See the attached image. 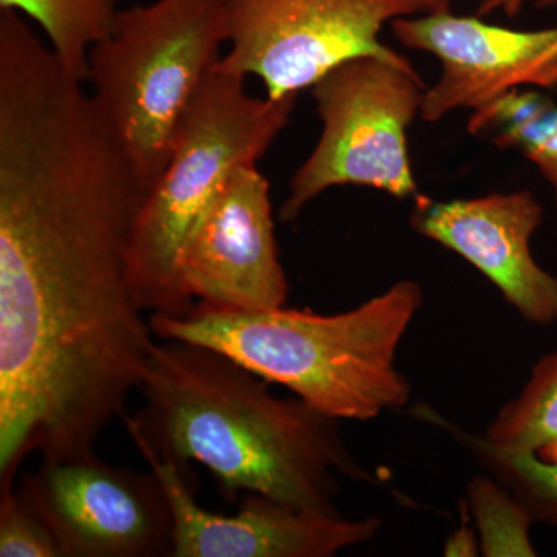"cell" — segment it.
<instances>
[{"label":"cell","mask_w":557,"mask_h":557,"mask_svg":"<svg viewBox=\"0 0 557 557\" xmlns=\"http://www.w3.org/2000/svg\"><path fill=\"white\" fill-rule=\"evenodd\" d=\"M146 189L100 131L50 124L0 145V485L25 458L95 453L157 338L129 284Z\"/></svg>","instance_id":"obj_1"},{"label":"cell","mask_w":557,"mask_h":557,"mask_svg":"<svg viewBox=\"0 0 557 557\" xmlns=\"http://www.w3.org/2000/svg\"><path fill=\"white\" fill-rule=\"evenodd\" d=\"M270 384L215 348L157 339L138 387L145 406L126 417L127 432L139 454L207 468L226 500L255 493L339 515L343 479H375L347 448L339 420L276 397Z\"/></svg>","instance_id":"obj_2"},{"label":"cell","mask_w":557,"mask_h":557,"mask_svg":"<svg viewBox=\"0 0 557 557\" xmlns=\"http://www.w3.org/2000/svg\"><path fill=\"white\" fill-rule=\"evenodd\" d=\"M421 306L420 284L403 278L336 314L196 302L185 317L149 319L157 339L215 348L325 416L369 421L409 403L412 387L397 368V351Z\"/></svg>","instance_id":"obj_3"},{"label":"cell","mask_w":557,"mask_h":557,"mask_svg":"<svg viewBox=\"0 0 557 557\" xmlns=\"http://www.w3.org/2000/svg\"><path fill=\"white\" fill-rule=\"evenodd\" d=\"M296 98L252 97L244 76L215 64L209 70L132 231L129 284L150 317H185L196 306L178 277L183 245L231 172L258 163L270 149L292 119Z\"/></svg>","instance_id":"obj_4"},{"label":"cell","mask_w":557,"mask_h":557,"mask_svg":"<svg viewBox=\"0 0 557 557\" xmlns=\"http://www.w3.org/2000/svg\"><path fill=\"white\" fill-rule=\"evenodd\" d=\"M226 42L223 0H153L120 10L90 50L91 101L146 190L166 166L180 124Z\"/></svg>","instance_id":"obj_5"},{"label":"cell","mask_w":557,"mask_h":557,"mask_svg":"<svg viewBox=\"0 0 557 557\" xmlns=\"http://www.w3.org/2000/svg\"><path fill=\"white\" fill-rule=\"evenodd\" d=\"M424 89L401 54H364L330 70L311 87L321 137L289 182L281 219L293 222L336 186H366L388 196L417 197L408 131L421 115Z\"/></svg>","instance_id":"obj_6"},{"label":"cell","mask_w":557,"mask_h":557,"mask_svg":"<svg viewBox=\"0 0 557 557\" xmlns=\"http://www.w3.org/2000/svg\"><path fill=\"white\" fill-rule=\"evenodd\" d=\"M230 50L215 65L255 76L271 100L311 89L330 70L364 54L392 57L384 25L426 13L420 0H223Z\"/></svg>","instance_id":"obj_7"},{"label":"cell","mask_w":557,"mask_h":557,"mask_svg":"<svg viewBox=\"0 0 557 557\" xmlns=\"http://www.w3.org/2000/svg\"><path fill=\"white\" fill-rule=\"evenodd\" d=\"M20 494L49 527L61 557H172L174 518L160 479L97 454L42 460Z\"/></svg>","instance_id":"obj_8"},{"label":"cell","mask_w":557,"mask_h":557,"mask_svg":"<svg viewBox=\"0 0 557 557\" xmlns=\"http://www.w3.org/2000/svg\"><path fill=\"white\" fill-rule=\"evenodd\" d=\"M421 14L391 24L403 46L432 54L442 69L424 94L421 119L434 123L512 90L557 91V27L511 30L480 16H458L449 5Z\"/></svg>","instance_id":"obj_9"},{"label":"cell","mask_w":557,"mask_h":557,"mask_svg":"<svg viewBox=\"0 0 557 557\" xmlns=\"http://www.w3.org/2000/svg\"><path fill=\"white\" fill-rule=\"evenodd\" d=\"M178 277L190 298L220 309L285 306L289 285L278 259L270 183L258 163L231 172L183 245Z\"/></svg>","instance_id":"obj_10"},{"label":"cell","mask_w":557,"mask_h":557,"mask_svg":"<svg viewBox=\"0 0 557 557\" xmlns=\"http://www.w3.org/2000/svg\"><path fill=\"white\" fill-rule=\"evenodd\" d=\"M160 479L174 518L172 557H332L376 536L380 519H346L307 511L247 493L234 515L201 507L188 471L153 454L141 453Z\"/></svg>","instance_id":"obj_11"},{"label":"cell","mask_w":557,"mask_h":557,"mask_svg":"<svg viewBox=\"0 0 557 557\" xmlns=\"http://www.w3.org/2000/svg\"><path fill=\"white\" fill-rule=\"evenodd\" d=\"M416 199L410 225L418 234L471 263L527 321H557V277L531 252L542 207L530 190L449 201L418 194Z\"/></svg>","instance_id":"obj_12"},{"label":"cell","mask_w":557,"mask_h":557,"mask_svg":"<svg viewBox=\"0 0 557 557\" xmlns=\"http://www.w3.org/2000/svg\"><path fill=\"white\" fill-rule=\"evenodd\" d=\"M469 134L500 149L518 150L541 171L557 203V104L537 89L509 91L472 110Z\"/></svg>","instance_id":"obj_13"},{"label":"cell","mask_w":557,"mask_h":557,"mask_svg":"<svg viewBox=\"0 0 557 557\" xmlns=\"http://www.w3.org/2000/svg\"><path fill=\"white\" fill-rule=\"evenodd\" d=\"M412 412L418 420L442 429L456 440L485 469L487 475L496 479L518 498L534 522L557 527V461L553 463L530 454L498 449L483 435L465 431L426 405L416 406Z\"/></svg>","instance_id":"obj_14"},{"label":"cell","mask_w":557,"mask_h":557,"mask_svg":"<svg viewBox=\"0 0 557 557\" xmlns=\"http://www.w3.org/2000/svg\"><path fill=\"white\" fill-rule=\"evenodd\" d=\"M483 437L498 449L557 461V351L541 359L522 392L502 406Z\"/></svg>","instance_id":"obj_15"},{"label":"cell","mask_w":557,"mask_h":557,"mask_svg":"<svg viewBox=\"0 0 557 557\" xmlns=\"http://www.w3.org/2000/svg\"><path fill=\"white\" fill-rule=\"evenodd\" d=\"M0 10L35 22L58 60L86 83L90 50L115 24L116 0H0Z\"/></svg>","instance_id":"obj_16"},{"label":"cell","mask_w":557,"mask_h":557,"mask_svg":"<svg viewBox=\"0 0 557 557\" xmlns=\"http://www.w3.org/2000/svg\"><path fill=\"white\" fill-rule=\"evenodd\" d=\"M469 505L478 522L483 556H536L530 541L534 520L496 479L482 475L472 480Z\"/></svg>","instance_id":"obj_17"},{"label":"cell","mask_w":557,"mask_h":557,"mask_svg":"<svg viewBox=\"0 0 557 557\" xmlns=\"http://www.w3.org/2000/svg\"><path fill=\"white\" fill-rule=\"evenodd\" d=\"M0 557H61L49 527L14 483L0 486Z\"/></svg>","instance_id":"obj_18"},{"label":"cell","mask_w":557,"mask_h":557,"mask_svg":"<svg viewBox=\"0 0 557 557\" xmlns=\"http://www.w3.org/2000/svg\"><path fill=\"white\" fill-rule=\"evenodd\" d=\"M424 11H432L448 7L449 0H420ZM530 0H482L478 10V16L487 17L491 14L502 13L507 17L519 16L520 11ZM539 7L557 5V0H536Z\"/></svg>","instance_id":"obj_19"},{"label":"cell","mask_w":557,"mask_h":557,"mask_svg":"<svg viewBox=\"0 0 557 557\" xmlns=\"http://www.w3.org/2000/svg\"><path fill=\"white\" fill-rule=\"evenodd\" d=\"M445 556H479L482 553L480 547V537L475 536L472 528L465 522L463 525L458 528L450 534L448 541H446L445 547H443Z\"/></svg>","instance_id":"obj_20"}]
</instances>
